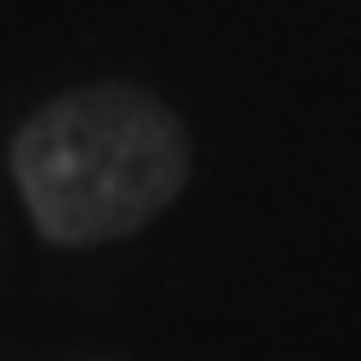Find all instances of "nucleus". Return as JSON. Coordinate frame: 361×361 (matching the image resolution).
Returning <instances> with one entry per match:
<instances>
[{"mask_svg":"<svg viewBox=\"0 0 361 361\" xmlns=\"http://www.w3.org/2000/svg\"><path fill=\"white\" fill-rule=\"evenodd\" d=\"M187 127L139 85H85L18 127L13 180L54 247H103L145 229L187 187Z\"/></svg>","mask_w":361,"mask_h":361,"instance_id":"obj_1","label":"nucleus"}]
</instances>
